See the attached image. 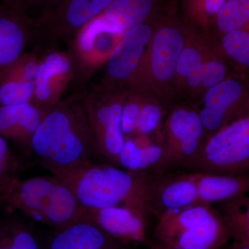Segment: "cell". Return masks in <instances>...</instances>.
<instances>
[{"label": "cell", "instance_id": "cell-17", "mask_svg": "<svg viewBox=\"0 0 249 249\" xmlns=\"http://www.w3.org/2000/svg\"><path fill=\"white\" fill-rule=\"evenodd\" d=\"M197 188L198 204L225 201L249 193V175H191Z\"/></svg>", "mask_w": 249, "mask_h": 249}, {"label": "cell", "instance_id": "cell-16", "mask_svg": "<svg viewBox=\"0 0 249 249\" xmlns=\"http://www.w3.org/2000/svg\"><path fill=\"white\" fill-rule=\"evenodd\" d=\"M42 111L30 103L0 107V135L22 142L31 157L33 136L40 124Z\"/></svg>", "mask_w": 249, "mask_h": 249}, {"label": "cell", "instance_id": "cell-18", "mask_svg": "<svg viewBox=\"0 0 249 249\" xmlns=\"http://www.w3.org/2000/svg\"><path fill=\"white\" fill-rule=\"evenodd\" d=\"M155 6L156 0H114L100 15L122 38L128 31L148 20Z\"/></svg>", "mask_w": 249, "mask_h": 249}, {"label": "cell", "instance_id": "cell-6", "mask_svg": "<svg viewBox=\"0 0 249 249\" xmlns=\"http://www.w3.org/2000/svg\"><path fill=\"white\" fill-rule=\"evenodd\" d=\"M198 173L240 175L249 169V101L245 111L209 136L186 163Z\"/></svg>", "mask_w": 249, "mask_h": 249}, {"label": "cell", "instance_id": "cell-20", "mask_svg": "<svg viewBox=\"0 0 249 249\" xmlns=\"http://www.w3.org/2000/svg\"><path fill=\"white\" fill-rule=\"evenodd\" d=\"M222 202L220 216L230 238L249 246V197L244 195Z\"/></svg>", "mask_w": 249, "mask_h": 249}, {"label": "cell", "instance_id": "cell-9", "mask_svg": "<svg viewBox=\"0 0 249 249\" xmlns=\"http://www.w3.org/2000/svg\"><path fill=\"white\" fill-rule=\"evenodd\" d=\"M168 145L164 157L184 160L185 163L200 150L205 129L199 113L179 108L172 113L168 120Z\"/></svg>", "mask_w": 249, "mask_h": 249}, {"label": "cell", "instance_id": "cell-5", "mask_svg": "<svg viewBox=\"0 0 249 249\" xmlns=\"http://www.w3.org/2000/svg\"><path fill=\"white\" fill-rule=\"evenodd\" d=\"M155 233L169 249H219L230 239L220 214L204 204L160 214Z\"/></svg>", "mask_w": 249, "mask_h": 249}, {"label": "cell", "instance_id": "cell-4", "mask_svg": "<svg viewBox=\"0 0 249 249\" xmlns=\"http://www.w3.org/2000/svg\"><path fill=\"white\" fill-rule=\"evenodd\" d=\"M188 33L173 18L160 19L139 68L129 80L130 86L150 99H163L173 93L177 62Z\"/></svg>", "mask_w": 249, "mask_h": 249}, {"label": "cell", "instance_id": "cell-14", "mask_svg": "<svg viewBox=\"0 0 249 249\" xmlns=\"http://www.w3.org/2000/svg\"><path fill=\"white\" fill-rule=\"evenodd\" d=\"M208 43L205 39L188 31L184 47L177 62L175 91L201 93V71Z\"/></svg>", "mask_w": 249, "mask_h": 249}, {"label": "cell", "instance_id": "cell-15", "mask_svg": "<svg viewBox=\"0 0 249 249\" xmlns=\"http://www.w3.org/2000/svg\"><path fill=\"white\" fill-rule=\"evenodd\" d=\"M25 19L23 9L10 2L0 6V69L5 68L19 58L24 45Z\"/></svg>", "mask_w": 249, "mask_h": 249}, {"label": "cell", "instance_id": "cell-2", "mask_svg": "<svg viewBox=\"0 0 249 249\" xmlns=\"http://www.w3.org/2000/svg\"><path fill=\"white\" fill-rule=\"evenodd\" d=\"M55 177L71 188L83 207L125 206L145 217L152 212L146 201V175L142 173L107 162H89Z\"/></svg>", "mask_w": 249, "mask_h": 249}, {"label": "cell", "instance_id": "cell-24", "mask_svg": "<svg viewBox=\"0 0 249 249\" xmlns=\"http://www.w3.org/2000/svg\"><path fill=\"white\" fill-rule=\"evenodd\" d=\"M217 49L208 45L201 71V91L213 88L228 78L225 57L218 47Z\"/></svg>", "mask_w": 249, "mask_h": 249}, {"label": "cell", "instance_id": "cell-10", "mask_svg": "<svg viewBox=\"0 0 249 249\" xmlns=\"http://www.w3.org/2000/svg\"><path fill=\"white\" fill-rule=\"evenodd\" d=\"M154 29L148 19L121 39L108 58L107 73L110 79L128 83L142 62Z\"/></svg>", "mask_w": 249, "mask_h": 249}, {"label": "cell", "instance_id": "cell-33", "mask_svg": "<svg viewBox=\"0 0 249 249\" xmlns=\"http://www.w3.org/2000/svg\"><path fill=\"white\" fill-rule=\"evenodd\" d=\"M29 1H33V0H10L9 1L10 2L18 5V6H20L23 9V6L25 5V2Z\"/></svg>", "mask_w": 249, "mask_h": 249}, {"label": "cell", "instance_id": "cell-34", "mask_svg": "<svg viewBox=\"0 0 249 249\" xmlns=\"http://www.w3.org/2000/svg\"><path fill=\"white\" fill-rule=\"evenodd\" d=\"M230 249H249V246L240 245V244L234 242Z\"/></svg>", "mask_w": 249, "mask_h": 249}, {"label": "cell", "instance_id": "cell-7", "mask_svg": "<svg viewBox=\"0 0 249 249\" xmlns=\"http://www.w3.org/2000/svg\"><path fill=\"white\" fill-rule=\"evenodd\" d=\"M249 101L248 88L243 80L228 77L203 94L199 113L205 132L211 135L245 111Z\"/></svg>", "mask_w": 249, "mask_h": 249}, {"label": "cell", "instance_id": "cell-23", "mask_svg": "<svg viewBox=\"0 0 249 249\" xmlns=\"http://www.w3.org/2000/svg\"><path fill=\"white\" fill-rule=\"evenodd\" d=\"M219 36L249 24V0H227L213 18Z\"/></svg>", "mask_w": 249, "mask_h": 249}, {"label": "cell", "instance_id": "cell-31", "mask_svg": "<svg viewBox=\"0 0 249 249\" xmlns=\"http://www.w3.org/2000/svg\"><path fill=\"white\" fill-rule=\"evenodd\" d=\"M39 65L34 61L28 62L24 67V75H23V81H31L35 80L37 71H38Z\"/></svg>", "mask_w": 249, "mask_h": 249}, {"label": "cell", "instance_id": "cell-26", "mask_svg": "<svg viewBox=\"0 0 249 249\" xmlns=\"http://www.w3.org/2000/svg\"><path fill=\"white\" fill-rule=\"evenodd\" d=\"M1 230L13 249H40L34 232L24 225L8 224Z\"/></svg>", "mask_w": 249, "mask_h": 249}, {"label": "cell", "instance_id": "cell-32", "mask_svg": "<svg viewBox=\"0 0 249 249\" xmlns=\"http://www.w3.org/2000/svg\"><path fill=\"white\" fill-rule=\"evenodd\" d=\"M0 249H13L1 229H0Z\"/></svg>", "mask_w": 249, "mask_h": 249}, {"label": "cell", "instance_id": "cell-28", "mask_svg": "<svg viewBox=\"0 0 249 249\" xmlns=\"http://www.w3.org/2000/svg\"><path fill=\"white\" fill-rule=\"evenodd\" d=\"M161 116V109L158 105L155 103L142 105L136 132L142 134L151 133L160 124Z\"/></svg>", "mask_w": 249, "mask_h": 249}, {"label": "cell", "instance_id": "cell-29", "mask_svg": "<svg viewBox=\"0 0 249 249\" xmlns=\"http://www.w3.org/2000/svg\"><path fill=\"white\" fill-rule=\"evenodd\" d=\"M142 103L137 101L124 103L121 115V127L124 137L136 132Z\"/></svg>", "mask_w": 249, "mask_h": 249}, {"label": "cell", "instance_id": "cell-1", "mask_svg": "<svg viewBox=\"0 0 249 249\" xmlns=\"http://www.w3.org/2000/svg\"><path fill=\"white\" fill-rule=\"evenodd\" d=\"M31 158L54 176L83 163L105 162L85 105L62 103L42 111L31 142Z\"/></svg>", "mask_w": 249, "mask_h": 249}, {"label": "cell", "instance_id": "cell-25", "mask_svg": "<svg viewBox=\"0 0 249 249\" xmlns=\"http://www.w3.org/2000/svg\"><path fill=\"white\" fill-rule=\"evenodd\" d=\"M34 92V80L4 82L0 84V104L4 106L30 103Z\"/></svg>", "mask_w": 249, "mask_h": 249}, {"label": "cell", "instance_id": "cell-30", "mask_svg": "<svg viewBox=\"0 0 249 249\" xmlns=\"http://www.w3.org/2000/svg\"><path fill=\"white\" fill-rule=\"evenodd\" d=\"M57 75L56 72L51 70L42 62L39 65L38 71L34 83H35V95L37 100L41 102L48 101L50 98L52 89L50 87V80L52 76Z\"/></svg>", "mask_w": 249, "mask_h": 249}, {"label": "cell", "instance_id": "cell-11", "mask_svg": "<svg viewBox=\"0 0 249 249\" xmlns=\"http://www.w3.org/2000/svg\"><path fill=\"white\" fill-rule=\"evenodd\" d=\"M81 218L94 222L109 235L125 243L146 240L147 217L125 206L85 208Z\"/></svg>", "mask_w": 249, "mask_h": 249}, {"label": "cell", "instance_id": "cell-19", "mask_svg": "<svg viewBox=\"0 0 249 249\" xmlns=\"http://www.w3.org/2000/svg\"><path fill=\"white\" fill-rule=\"evenodd\" d=\"M114 0H62L58 10L60 26L73 30L84 27Z\"/></svg>", "mask_w": 249, "mask_h": 249}, {"label": "cell", "instance_id": "cell-27", "mask_svg": "<svg viewBox=\"0 0 249 249\" xmlns=\"http://www.w3.org/2000/svg\"><path fill=\"white\" fill-rule=\"evenodd\" d=\"M15 160L6 139L0 135V197L4 196L16 181Z\"/></svg>", "mask_w": 249, "mask_h": 249}, {"label": "cell", "instance_id": "cell-13", "mask_svg": "<svg viewBox=\"0 0 249 249\" xmlns=\"http://www.w3.org/2000/svg\"><path fill=\"white\" fill-rule=\"evenodd\" d=\"M146 200L152 211L155 206L162 213L186 209L198 204L197 188L191 175H188L165 181L155 189L147 176Z\"/></svg>", "mask_w": 249, "mask_h": 249}, {"label": "cell", "instance_id": "cell-21", "mask_svg": "<svg viewBox=\"0 0 249 249\" xmlns=\"http://www.w3.org/2000/svg\"><path fill=\"white\" fill-rule=\"evenodd\" d=\"M164 155V150L157 145L141 146L132 139H125L119 157V166L133 173L153 166Z\"/></svg>", "mask_w": 249, "mask_h": 249}, {"label": "cell", "instance_id": "cell-35", "mask_svg": "<svg viewBox=\"0 0 249 249\" xmlns=\"http://www.w3.org/2000/svg\"><path fill=\"white\" fill-rule=\"evenodd\" d=\"M169 249L165 248V247H164V248H163V249Z\"/></svg>", "mask_w": 249, "mask_h": 249}, {"label": "cell", "instance_id": "cell-3", "mask_svg": "<svg viewBox=\"0 0 249 249\" xmlns=\"http://www.w3.org/2000/svg\"><path fill=\"white\" fill-rule=\"evenodd\" d=\"M0 199L55 230L80 219L85 210L71 188L54 175L17 180Z\"/></svg>", "mask_w": 249, "mask_h": 249}, {"label": "cell", "instance_id": "cell-22", "mask_svg": "<svg viewBox=\"0 0 249 249\" xmlns=\"http://www.w3.org/2000/svg\"><path fill=\"white\" fill-rule=\"evenodd\" d=\"M218 47L227 60L249 74V24L221 36Z\"/></svg>", "mask_w": 249, "mask_h": 249}, {"label": "cell", "instance_id": "cell-12", "mask_svg": "<svg viewBox=\"0 0 249 249\" xmlns=\"http://www.w3.org/2000/svg\"><path fill=\"white\" fill-rule=\"evenodd\" d=\"M89 219H78L55 230L48 249H128Z\"/></svg>", "mask_w": 249, "mask_h": 249}, {"label": "cell", "instance_id": "cell-8", "mask_svg": "<svg viewBox=\"0 0 249 249\" xmlns=\"http://www.w3.org/2000/svg\"><path fill=\"white\" fill-rule=\"evenodd\" d=\"M122 99L89 101L85 105L98 152L105 162L119 166V157L125 138L121 127Z\"/></svg>", "mask_w": 249, "mask_h": 249}]
</instances>
